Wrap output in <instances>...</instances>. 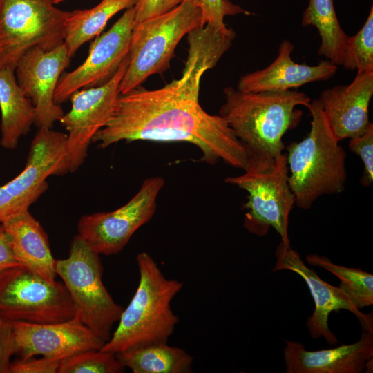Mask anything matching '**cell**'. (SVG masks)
<instances>
[{
	"mask_svg": "<svg viewBox=\"0 0 373 373\" xmlns=\"http://www.w3.org/2000/svg\"><path fill=\"white\" fill-rule=\"evenodd\" d=\"M189 51L182 76L156 90L137 87L119 93L105 125L92 142L98 147L126 141L182 142L200 149L201 160L214 165L222 160L245 169L248 154L227 121L200 104V80L231 47L236 33L209 25L188 35Z\"/></svg>",
	"mask_w": 373,
	"mask_h": 373,
	"instance_id": "1",
	"label": "cell"
},
{
	"mask_svg": "<svg viewBox=\"0 0 373 373\" xmlns=\"http://www.w3.org/2000/svg\"><path fill=\"white\" fill-rule=\"evenodd\" d=\"M219 115L244 145L248 157L273 158L283 153L285 133L296 128L302 117L298 106H307L304 93L288 90L245 93L229 86Z\"/></svg>",
	"mask_w": 373,
	"mask_h": 373,
	"instance_id": "2",
	"label": "cell"
},
{
	"mask_svg": "<svg viewBox=\"0 0 373 373\" xmlns=\"http://www.w3.org/2000/svg\"><path fill=\"white\" fill-rule=\"evenodd\" d=\"M140 279L133 297L123 309L119 324L101 348L118 352L150 344L167 343L179 321L171 301L183 282L168 279L147 252L137 254Z\"/></svg>",
	"mask_w": 373,
	"mask_h": 373,
	"instance_id": "3",
	"label": "cell"
},
{
	"mask_svg": "<svg viewBox=\"0 0 373 373\" xmlns=\"http://www.w3.org/2000/svg\"><path fill=\"white\" fill-rule=\"evenodd\" d=\"M307 108L312 116L309 133L303 140L291 143L286 154L295 204L305 210L323 195L343 192L347 179L345 151L317 99Z\"/></svg>",
	"mask_w": 373,
	"mask_h": 373,
	"instance_id": "4",
	"label": "cell"
},
{
	"mask_svg": "<svg viewBox=\"0 0 373 373\" xmlns=\"http://www.w3.org/2000/svg\"><path fill=\"white\" fill-rule=\"evenodd\" d=\"M288 172L286 154L273 158L249 156L244 173L227 177L225 182L248 193L243 205V226L249 233L264 236L272 227L283 244L290 247L289 218L295 197L289 185Z\"/></svg>",
	"mask_w": 373,
	"mask_h": 373,
	"instance_id": "5",
	"label": "cell"
},
{
	"mask_svg": "<svg viewBox=\"0 0 373 373\" xmlns=\"http://www.w3.org/2000/svg\"><path fill=\"white\" fill-rule=\"evenodd\" d=\"M202 26L200 10L185 1L166 13L135 25L120 93L139 87L152 75L164 72L183 37Z\"/></svg>",
	"mask_w": 373,
	"mask_h": 373,
	"instance_id": "6",
	"label": "cell"
},
{
	"mask_svg": "<svg viewBox=\"0 0 373 373\" xmlns=\"http://www.w3.org/2000/svg\"><path fill=\"white\" fill-rule=\"evenodd\" d=\"M55 269L68 291L75 317L107 342L124 309L115 302L103 283L104 267L99 254L77 234L70 242L68 256L56 260Z\"/></svg>",
	"mask_w": 373,
	"mask_h": 373,
	"instance_id": "7",
	"label": "cell"
},
{
	"mask_svg": "<svg viewBox=\"0 0 373 373\" xmlns=\"http://www.w3.org/2000/svg\"><path fill=\"white\" fill-rule=\"evenodd\" d=\"M69 15L54 0H0V68H15L32 48L50 51L62 44Z\"/></svg>",
	"mask_w": 373,
	"mask_h": 373,
	"instance_id": "8",
	"label": "cell"
},
{
	"mask_svg": "<svg viewBox=\"0 0 373 373\" xmlns=\"http://www.w3.org/2000/svg\"><path fill=\"white\" fill-rule=\"evenodd\" d=\"M0 314L10 321L39 324L64 322L75 316L63 282L50 281L21 265L0 277Z\"/></svg>",
	"mask_w": 373,
	"mask_h": 373,
	"instance_id": "9",
	"label": "cell"
},
{
	"mask_svg": "<svg viewBox=\"0 0 373 373\" xmlns=\"http://www.w3.org/2000/svg\"><path fill=\"white\" fill-rule=\"evenodd\" d=\"M164 183L160 176L146 178L135 195L121 207L82 216L77 223L78 235L99 255L119 253L135 232L154 216Z\"/></svg>",
	"mask_w": 373,
	"mask_h": 373,
	"instance_id": "10",
	"label": "cell"
},
{
	"mask_svg": "<svg viewBox=\"0 0 373 373\" xmlns=\"http://www.w3.org/2000/svg\"><path fill=\"white\" fill-rule=\"evenodd\" d=\"M66 133L40 128L31 142L26 166L0 186V223L25 211L47 190V178L63 175Z\"/></svg>",
	"mask_w": 373,
	"mask_h": 373,
	"instance_id": "11",
	"label": "cell"
},
{
	"mask_svg": "<svg viewBox=\"0 0 373 373\" xmlns=\"http://www.w3.org/2000/svg\"><path fill=\"white\" fill-rule=\"evenodd\" d=\"M128 64V55L117 71L105 84L75 92L71 108L59 119L67 131L64 175L76 171L84 162L97 133L105 125L119 95V85Z\"/></svg>",
	"mask_w": 373,
	"mask_h": 373,
	"instance_id": "12",
	"label": "cell"
},
{
	"mask_svg": "<svg viewBox=\"0 0 373 373\" xmlns=\"http://www.w3.org/2000/svg\"><path fill=\"white\" fill-rule=\"evenodd\" d=\"M134 19L133 6L108 30L94 39L85 61L61 75L54 94L56 104L61 105L69 100L79 90L101 86L115 75L128 55Z\"/></svg>",
	"mask_w": 373,
	"mask_h": 373,
	"instance_id": "13",
	"label": "cell"
},
{
	"mask_svg": "<svg viewBox=\"0 0 373 373\" xmlns=\"http://www.w3.org/2000/svg\"><path fill=\"white\" fill-rule=\"evenodd\" d=\"M70 59L63 42L50 51L31 49L15 66L17 82L35 107L38 128H52L64 114L61 105L55 102L54 94Z\"/></svg>",
	"mask_w": 373,
	"mask_h": 373,
	"instance_id": "14",
	"label": "cell"
},
{
	"mask_svg": "<svg viewBox=\"0 0 373 373\" xmlns=\"http://www.w3.org/2000/svg\"><path fill=\"white\" fill-rule=\"evenodd\" d=\"M275 255L276 262L272 271H293L300 276L308 286L315 304L314 311L307 322V327L312 338L316 339L323 336L330 345L338 343L337 338L329 327L328 318L331 312H338L340 309H345L354 314L358 319L363 331H373L372 313H362L339 287L327 283L313 269L308 268L296 251L280 242L276 247Z\"/></svg>",
	"mask_w": 373,
	"mask_h": 373,
	"instance_id": "15",
	"label": "cell"
},
{
	"mask_svg": "<svg viewBox=\"0 0 373 373\" xmlns=\"http://www.w3.org/2000/svg\"><path fill=\"white\" fill-rule=\"evenodd\" d=\"M15 354L21 358L41 356L61 361L90 350H100L104 342L75 317L55 323L11 321Z\"/></svg>",
	"mask_w": 373,
	"mask_h": 373,
	"instance_id": "16",
	"label": "cell"
},
{
	"mask_svg": "<svg viewBox=\"0 0 373 373\" xmlns=\"http://www.w3.org/2000/svg\"><path fill=\"white\" fill-rule=\"evenodd\" d=\"M373 95V70L357 73L347 85L321 92L317 99L336 138L341 141L363 134L371 122L369 105Z\"/></svg>",
	"mask_w": 373,
	"mask_h": 373,
	"instance_id": "17",
	"label": "cell"
},
{
	"mask_svg": "<svg viewBox=\"0 0 373 373\" xmlns=\"http://www.w3.org/2000/svg\"><path fill=\"white\" fill-rule=\"evenodd\" d=\"M286 373H360L373 358V331H363L352 344L307 351L300 342L286 341Z\"/></svg>",
	"mask_w": 373,
	"mask_h": 373,
	"instance_id": "18",
	"label": "cell"
},
{
	"mask_svg": "<svg viewBox=\"0 0 373 373\" xmlns=\"http://www.w3.org/2000/svg\"><path fill=\"white\" fill-rule=\"evenodd\" d=\"M294 48L289 40L282 41L274 61L262 70L241 76L237 89L245 93L285 91L310 82L328 80L336 74L337 65L329 60L315 66L294 62L291 57Z\"/></svg>",
	"mask_w": 373,
	"mask_h": 373,
	"instance_id": "19",
	"label": "cell"
},
{
	"mask_svg": "<svg viewBox=\"0 0 373 373\" xmlns=\"http://www.w3.org/2000/svg\"><path fill=\"white\" fill-rule=\"evenodd\" d=\"M1 224L19 264L50 281L56 280V259L51 252L48 236L29 210Z\"/></svg>",
	"mask_w": 373,
	"mask_h": 373,
	"instance_id": "20",
	"label": "cell"
},
{
	"mask_svg": "<svg viewBox=\"0 0 373 373\" xmlns=\"http://www.w3.org/2000/svg\"><path fill=\"white\" fill-rule=\"evenodd\" d=\"M15 70L0 68V144L6 149H15L35 122V107L19 86Z\"/></svg>",
	"mask_w": 373,
	"mask_h": 373,
	"instance_id": "21",
	"label": "cell"
},
{
	"mask_svg": "<svg viewBox=\"0 0 373 373\" xmlns=\"http://www.w3.org/2000/svg\"><path fill=\"white\" fill-rule=\"evenodd\" d=\"M124 367L133 373L193 372V357L167 343L131 348L116 354Z\"/></svg>",
	"mask_w": 373,
	"mask_h": 373,
	"instance_id": "22",
	"label": "cell"
},
{
	"mask_svg": "<svg viewBox=\"0 0 373 373\" xmlns=\"http://www.w3.org/2000/svg\"><path fill=\"white\" fill-rule=\"evenodd\" d=\"M137 0H102L95 6L70 12L64 44L72 58L85 43L99 35L108 21L119 12L135 6Z\"/></svg>",
	"mask_w": 373,
	"mask_h": 373,
	"instance_id": "23",
	"label": "cell"
},
{
	"mask_svg": "<svg viewBox=\"0 0 373 373\" xmlns=\"http://www.w3.org/2000/svg\"><path fill=\"white\" fill-rule=\"evenodd\" d=\"M302 25L318 30L321 37L318 55L341 65L348 36L340 25L333 0H309L303 14Z\"/></svg>",
	"mask_w": 373,
	"mask_h": 373,
	"instance_id": "24",
	"label": "cell"
},
{
	"mask_svg": "<svg viewBox=\"0 0 373 373\" xmlns=\"http://www.w3.org/2000/svg\"><path fill=\"white\" fill-rule=\"evenodd\" d=\"M309 265L321 267L336 276L339 287L358 309L373 304V275L359 268H349L333 263L328 258L316 254L306 257Z\"/></svg>",
	"mask_w": 373,
	"mask_h": 373,
	"instance_id": "25",
	"label": "cell"
},
{
	"mask_svg": "<svg viewBox=\"0 0 373 373\" xmlns=\"http://www.w3.org/2000/svg\"><path fill=\"white\" fill-rule=\"evenodd\" d=\"M346 70H356L357 73L373 70V7L360 29L348 36L341 59Z\"/></svg>",
	"mask_w": 373,
	"mask_h": 373,
	"instance_id": "26",
	"label": "cell"
},
{
	"mask_svg": "<svg viewBox=\"0 0 373 373\" xmlns=\"http://www.w3.org/2000/svg\"><path fill=\"white\" fill-rule=\"evenodd\" d=\"M124 369L116 354L100 349L84 351L61 360L58 373H120Z\"/></svg>",
	"mask_w": 373,
	"mask_h": 373,
	"instance_id": "27",
	"label": "cell"
},
{
	"mask_svg": "<svg viewBox=\"0 0 373 373\" xmlns=\"http://www.w3.org/2000/svg\"><path fill=\"white\" fill-rule=\"evenodd\" d=\"M198 7L202 15V25L223 31L231 28L224 23V18L238 14L250 15V12L229 0H183Z\"/></svg>",
	"mask_w": 373,
	"mask_h": 373,
	"instance_id": "28",
	"label": "cell"
},
{
	"mask_svg": "<svg viewBox=\"0 0 373 373\" xmlns=\"http://www.w3.org/2000/svg\"><path fill=\"white\" fill-rule=\"evenodd\" d=\"M348 146L352 152L359 155L363 164L361 184L370 186L373 182V124L371 122L361 135L350 139Z\"/></svg>",
	"mask_w": 373,
	"mask_h": 373,
	"instance_id": "29",
	"label": "cell"
},
{
	"mask_svg": "<svg viewBox=\"0 0 373 373\" xmlns=\"http://www.w3.org/2000/svg\"><path fill=\"white\" fill-rule=\"evenodd\" d=\"M61 361L42 356L20 358L11 362L9 373H58Z\"/></svg>",
	"mask_w": 373,
	"mask_h": 373,
	"instance_id": "30",
	"label": "cell"
},
{
	"mask_svg": "<svg viewBox=\"0 0 373 373\" xmlns=\"http://www.w3.org/2000/svg\"><path fill=\"white\" fill-rule=\"evenodd\" d=\"M183 0H137L134 6V26L150 18L166 13Z\"/></svg>",
	"mask_w": 373,
	"mask_h": 373,
	"instance_id": "31",
	"label": "cell"
},
{
	"mask_svg": "<svg viewBox=\"0 0 373 373\" xmlns=\"http://www.w3.org/2000/svg\"><path fill=\"white\" fill-rule=\"evenodd\" d=\"M15 351L12 323L0 314V373H9L11 358Z\"/></svg>",
	"mask_w": 373,
	"mask_h": 373,
	"instance_id": "32",
	"label": "cell"
},
{
	"mask_svg": "<svg viewBox=\"0 0 373 373\" xmlns=\"http://www.w3.org/2000/svg\"><path fill=\"white\" fill-rule=\"evenodd\" d=\"M21 265L12 251L10 240L3 225L0 224V277L9 269Z\"/></svg>",
	"mask_w": 373,
	"mask_h": 373,
	"instance_id": "33",
	"label": "cell"
},
{
	"mask_svg": "<svg viewBox=\"0 0 373 373\" xmlns=\"http://www.w3.org/2000/svg\"><path fill=\"white\" fill-rule=\"evenodd\" d=\"M66 1V0H54V2H55V3L57 5V4H58V3H61V2H64V1Z\"/></svg>",
	"mask_w": 373,
	"mask_h": 373,
	"instance_id": "34",
	"label": "cell"
}]
</instances>
